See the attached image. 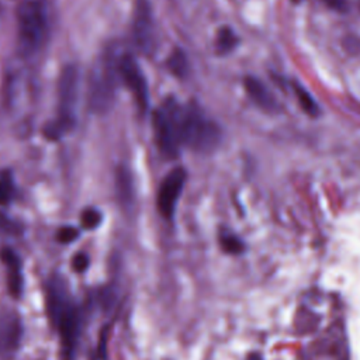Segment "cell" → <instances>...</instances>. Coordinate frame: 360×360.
Returning a JSON list of instances; mask_svg holds the SVG:
<instances>
[{
  "label": "cell",
  "instance_id": "6da1fadb",
  "mask_svg": "<svg viewBox=\"0 0 360 360\" xmlns=\"http://www.w3.org/2000/svg\"><path fill=\"white\" fill-rule=\"evenodd\" d=\"M46 312L60 342V360H73L80 336V309L60 277L46 284Z\"/></svg>",
  "mask_w": 360,
  "mask_h": 360
},
{
  "label": "cell",
  "instance_id": "7a4b0ae2",
  "mask_svg": "<svg viewBox=\"0 0 360 360\" xmlns=\"http://www.w3.org/2000/svg\"><path fill=\"white\" fill-rule=\"evenodd\" d=\"M163 105L173 120L180 146H187L198 153H210L219 145L221 131L218 125L198 108L180 105L174 100H169Z\"/></svg>",
  "mask_w": 360,
  "mask_h": 360
},
{
  "label": "cell",
  "instance_id": "3957f363",
  "mask_svg": "<svg viewBox=\"0 0 360 360\" xmlns=\"http://www.w3.org/2000/svg\"><path fill=\"white\" fill-rule=\"evenodd\" d=\"M79 75L75 66H65L58 80V117L48 122L44 134L49 139H59L65 132L70 131L76 122L75 108L77 100Z\"/></svg>",
  "mask_w": 360,
  "mask_h": 360
},
{
  "label": "cell",
  "instance_id": "277c9868",
  "mask_svg": "<svg viewBox=\"0 0 360 360\" xmlns=\"http://www.w3.org/2000/svg\"><path fill=\"white\" fill-rule=\"evenodd\" d=\"M48 34L46 13L42 3L37 0L22 1L17 8V37L22 55L37 52L45 42Z\"/></svg>",
  "mask_w": 360,
  "mask_h": 360
},
{
  "label": "cell",
  "instance_id": "5b68a950",
  "mask_svg": "<svg viewBox=\"0 0 360 360\" xmlns=\"http://www.w3.org/2000/svg\"><path fill=\"white\" fill-rule=\"evenodd\" d=\"M117 62L110 56H103L91 73L89 105L94 112H105L114 101L117 77H120Z\"/></svg>",
  "mask_w": 360,
  "mask_h": 360
},
{
  "label": "cell",
  "instance_id": "8992f818",
  "mask_svg": "<svg viewBox=\"0 0 360 360\" xmlns=\"http://www.w3.org/2000/svg\"><path fill=\"white\" fill-rule=\"evenodd\" d=\"M118 76L128 87L141 111L148 107V84L138 62L131 55H122L118 62Z\"/></svg>",
  "mask_w": 360,
  "mask_h": 360
},
{
  "label": "cell",
  "instance_id": "52a82bcc",
  "mask_svg": "<svg viewBox=\"0 0 360 360\" xmlns=\"http://www.w3.org/2000/svg\"><path fill=\"white\" fill-rule=\"evenodd\" d=\"M132 35L136 46L146 55L155 49V28L148 0H136L132 20Z\"/></svg>",
  "mask_w": 360,
  "mask_h": 360
},
{
  "label": "cell",
  "instance_id": "ba28073f",
  "mask_svg": "<svg viewBox=\"0 0 360 360\" xmlns=\"http://www.w3.org/2000/svg\"><path fill=\"white\" fill-rule=\"evenodd\" d=\"M153 129L156 145L160 153L169 159L177 158L181 146L177 139L173 120L165 105H162L153 114Z\"/></svg>",
  "mask_w": 360,
  "mask_h": 360
},
{
  "label": "cell",
  "instance_id": "9c48e42d",
  "mask_svg": "<svg viewBox=\"0 0 360 360\" xmlns=\"http://www.w3.org/2000/svg\"><path fill=\"white\" fill-rule=\"evenodd\" d=\"M184 181L186 172L181 167H176L170 170L160 183L158 191V210L167 219H170L174 214L176 204L183 191Z\"/></svg>",
  "mask_w": 360,
  "mask_h": 360
},
{
  "label": "cell",
  "instance_id": "30bf717a",
  "mask_svg": "<svg viewBox=\"0 0 360 360\" xmlns=\"http://www.w3.org/2000/svg\"><path fill=\"white\" fill-rule=\"evenodd\" d=\"M22 336L21 319L14 312H0V357L11 356Z\"/></svg>",
  "mask_w": 360,
  "mask_h": 360
},
{
  "label": "cell",
  "instance_id": "8fae6325",
  "mask_svg": "<svg viewBox=\"0 0 360 360\" xmlns=\"http://www.w3.org/2000/svg\"><path fill=\"white\" fill-rule=\"evenodd\" d=\"M0 257L6 266V274H7V287L8 292L18 298L22 291V269H21V260L15 255V252L10 248H4L0 253Z\"/></svg>",
  "mask_w": 360,
  "mask_h": 360
},
{
  "label": "cell",
  "instance_id": "7c38bea8",
  "mask_svg": "<svg viewBox=\"0 0 360 360\" xmlns=\"http://www.w3.org/2000/svg\"><path fill=\"white\" fill-rule=\"evenodd\" d=\"M245 89L249 94V97L263 110L266 111H274L276 110V100L270 94V91L266 89V86L259 82L255 77H246L245 79Z\"/></svg>",
  "mask_w": 360,
  "mask_h": 360
},
{
  "label": "cell",
  "instance_id": "4fadbf2b",
  "mask_svg": "<svg viewBox=\"0 0 360 360\" xmlns=\"http://www.w3.org/2000/svg\"><path fill=\"white\" fill-rule=\"evenodd\" d=\"M238 44V38L231 28H221L217 35V49L219 53L231 52Z\"/></svg>",
  "mask_w": 360,
  "mask_h": 360
},
{
  "label": "cell",
  "instance_id": "5bb4252c",
  "mask_svg": "<svg viewBox=\"0 0 360 360\" xmlns=\"http://www.w3.org/2000/svg\"><path fill=\"white\" fill-rule=\"evenodd\" d=\"M292 86H294V91H295V94H297V97H298V101H300L302 110H304L307 114L312 115V117L318 115L319 108H318L315 100L312 98V96H311L302 86H300V84H297V83H294Z\"/></svg>",
  "mask_w": 360,
  "mask_h": 360
},
{
  "label": "cell",
  "instance_id": "9a60e30c",
  "mask_svg": "<svg viewBox=\"0 0 360 360\" xmlns=\"http://www.w3.org/2000/svg\"><path fill=\"white\" fill-rule=\"evenodd\" d=\"M14 181L10 172H0V205H7L14 197Z\"/></svg>",
  "mask_w": 360,
  "mask_h": 360
},
{
  "label": "cell",
  "instance_id": "2e32d148",
  "mask_svg": "<svg viewBox=\"0 0 360 360\" xmlns=\"http://www.w3.org/2000/svg\"><path fill=\"white\" fill-rule=\"evenodd\" d=\"M167 66L172 70V73H174L179 77H183L187 70V59H186L184 53L180 49H174L172 52V55L169 56Z\"/></svg>",
  "mask_w": 360,
  "mask_h": 360
},
{
  "label": "cell",
  "instance_id": "e0dca14e",
  "mask_svg": "<svg viewBox=\"0 0 360 360\" xmlns=\"http://www.w3.org/2000/svg\"><path fill=\"white\" fill-rule=\"evenodd\" d=\"M80 221H82V225L86 228V229H94L100 225L101 222V214L100 211H97L96 208H87L82 212L80 215Z\"/></svg>",
  "mask_w": 360,
  "mask_h": 360
},
{
  "label": "cell",
  "instance_id": "ac0fdd59",
  "mask_svg": "<svg viewBox=\"0 0 360 360\" xmlns=\"http://www.w3.org/2000/svg\"><path fill=\"white\" fill-rule=\"evenodd\" d=\"M79 236V231L73 226H63L59 229L56 238L60 243H70Z\"/></svg>",
  "mask_w": 360,
  "mask_h": 360
},
{
  "label": "cell",
  "instance_id": "d6986e66",
  "mask_svg": "<svg viewBox=\"0 0 360 360\" xmlns=\"http://www.w3.org/2000/svg\"><path fill=\"white\" fill-rule=\"evenodd\" d=\"M222 242V246L225 250L228 252H232V253H236V252H240L242 250V242L236 238H233L232 235H226V236H222L221 239Z\"/></svg>",
  "mask_w": 360,
  "mask_h": 360
},
{
  "label": "cell",
  "instance_id": "ffe728a7",
  "mask_svg": "<svg viewBox=\"0 0 360 360\" xmlns=\"http://www.w3.org/2000/svg\"><path fill=\"white\" fill-rule=\"evenodd\" d=\"M89 256L86 253H77L73 259H72V267L75 271L77 273H83L87 267H89Z\"/></svg>",
  "mask_w": 360,
  "mask_h": 360
},
{
  "label": "cell",
  "instance_id": "44dd1931",
  "mask_svg": "<svg viewBox=\"0 0 360 360\" xmlns=\"http://www.w3.org/2000/svg\"><path fill=\"white\" fill-rule=\"evenodd\" d=\"M18 228L17 225L8 218L6 217L4 214L0 212V231H4V232H15Z\"/></svg>",
  "mask_w": 360,
  "mask_h": 360
},
{
  "label": "cell",
  "instance_id": "7402d4cb",
  "mask_svg": "<svg viewBox=\"0 0 360 360\" xmlns=\"http://www.w3.org/2000/svg\"><path fill=\"white\" fill-rule=\"evenodd\" d=\"M323 1H326L333 8H340L342 7V0H323Z\"/></svg>",
  "mask_w": 360,
  "mask_h": 360
},
{
  "label": "cell",
  "instance_id": "603a6c76",
  "mask_svg": "<svg viewBox=\"0 0 360 360\" xmlns=\"http://www.w3.org/2000/svg\"><path fill=\"white\" fill-rule=\"evenodd\" d=\"M249 360H262L259 356H252Z\"/></svg>",
  "mask_w": 360,
  "mask_h": 360
},
{
  "label": "cell",
  "instance_id": "cb8c5ba5",
  "mask_svg": "<svg viewBox=\"0 0 360 360\" xmlns=\"http://www.w3.org/2000/svg\"><path fill=\"white\" fill-rule=\"evenodd\" d=\"M294 1H298V0H294Z\"/></svg>",
  "mask_w": 360,
  "mask_h": 360
}]
</instances>
